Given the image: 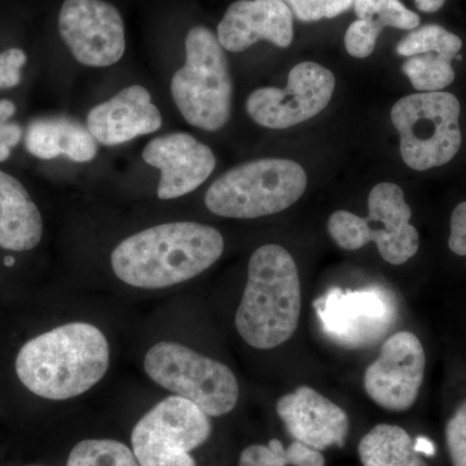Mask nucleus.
Instances as JSON below:
<instances>
[{
  "instance_id": "nucleus-1",
  "label": "nucleus",
  "mask_w": 466,
  "mask_h": 466,
  "mask_svg": "<svg viewBox=\"0 0 466 466\" xmlns=\"http://www.w3.org/2000/svg\"><path fill=\"white\" fill-rule=\"evenodd\" d=\"M225 238L214 227L175 222L130 236L113 250L112 268L125 284L162 289L191 280L222 257Z\"/></svg>"
},
{
  "instance_id": "nucleus-2",
  "label": "nucleus",
  "mask_w": 466,
  "mask_h": 466,
  "mask_svg": "<svg viewBox=\"0 0 466 466\" xmlns=\"http://www.w3.org/2000/svg\"><path fill=\"white\" fill-rule=\"evenodd\" d=\"M109 361V343L99 328L69 323L27 341L18 352L16 373L33 394L66 400L94 388Z\"/></svg>"
},
{
  "instance_id": "nucleus-3",
  "label": "nucleus",
  "mask_w": 466,
  "mask_h": 466,
  "mask_svg": "<svg viewBox=\"0 0 466 466\" xmlns=\"http://www.w3.org/2000/svg\"><path fill=\"white\" fill-rule=\"evenodd\" d=\"M302 293L299 267L280 245H263L254 251L238 312L236 329L251 348L283 345L299 328Z\"/></svg>"
},
{
  "instance_id": "nucleus-4",
  "label": "nucleus",
  "mask_w": 466,
  "mask_h": 466,
  "mask_svg": "<svg viewBox=\"0 0 466 466\" xmlns=\"http://www.w3.org/2000/svg\"><path fill=\"white\" fill-rule=\"evenodd\" d=\"M308 174L299 162L260 158L227 171L211 184L205 205L211 213L256 219L287 210L302 198Z\"/></svg>"
},
{
  "instance_id": "nucleus-5",
  "label": "nucleus",
  "mask_w": 466,
  "mask_h": 466,
  "mask_svg": "<svg viewBox=\"0 0 466 466\" xmlns=\"http://www.w3.org/2000/svg\"><path fill=\"white\" fill-rule=\"evenodd\" d=\"M232 94L225 48L208 27H193L186 38V64L171 81L175 106L189 125L218 131L231 116Z\"/></svg>"
},
{
  "instance_id": "nucleus-6",
  "label": "nucleus",
  "mask_w": 466,
  "mask_h": 466,
  "mask_svg": "<svg viewBox=\"0 0 466 466\" xmlns=\"http://www.w3.org/2000/svg\"><path fill=\"white\" fill-rule=\"evenodd\" d=\"M460 103L450 92H417L398 100L391 122L404 164L416 171L443 167L461 148Z\"/></svg>"
},
{
  "instance_id": "nucleus-7",
  "label": "nucleus",
  "mask_w": 466,
  "mask_h": 466,
  "mask_svg": "<svg viewBox=\"0 0 466 466\" xmlns=\"http://www.w3.org/2000/svg\"><path fill=\"white\" fill-rule=\"evenodd\" d=\"M368 216L346 210L333 213L328 220L330 238L345 250H358L375 242L380 256L392 266L408 262L419 251L420 238L410 225L412 210L400 186L380 183L368 198Z\"/></svg>"
},
{
  "instance_id": "nucleus-8",
  "label": "nucleus",
  "mask_w": 466,
  "mask_h": 466,
  "mask_svg": "<svg viewBox=\"0 0 466 466\" xmlns=\"http://www.w3.org/2000/svg\"><path fill=\"white\" fill-rule=\"evenodd\" d=\"M144 370L152 381L192 401L208 416L227 415L238 404L240 389L235 373L180 343H156L147 352Z\"/></svg>"
},
{
  "instance_id": "nucleus-9",
  "label": "nucleus",
  "mask_w": 466,
  "mask_h": 466,
  "mask_svg": "<svg viewBox=\"0 0 466 466\" xmlns=\"http://www.w3.org/2000/svg\"><path fill=\"white\" fill-rule=\"evenodd\" d=\"M210 433L204 410L171 395L135 425L131 444L140 466H196L189 452L204 444Z\"/></svg>"
},
{
  "instance_id": "nucleus-10",
  "label": "nucleus",
  "mask_w": 466,
  "mask_h": 466,
  "mask_svg": "<svg viewBox=\"0 0 466 466\" xmlns=\"http://www.w3.org/2000/svg\"><path fill=\"white\" fill-rule=\"evenodd\" d=\"M314 309L325 336L348 349L379 342L394 327L398 315L394 296L381 287L332 288L315 300Z\"/></svg>"
},
{
  "instance_id": "nucleus-11",
  "label": "nucleus",
  "mask_w": 466,
  "mask_h": 466,
  "mask_svg": "<svg viewBox=\"0 0 466 466\" xmlns=\"http://www.w3.org/2000/svg\"><path fill=\"white\" fill-rule=\"evenodd\" d=\"M336 78L327 67L306 61L288 76L287 87L258 88L247 101V112L256 124L284 130L314 118L332 100Z\"/></svg>"
},
{
  "instance_id": "nucleus-12",
  "label": "nucleus",
  "mask_w": 466,
  "mask_h": 466,
  "mask_svg": "<svg viewBox=\"0 0 466 466\" xmlns=\"http://www.w3.org/2000/svg\"><path fill=\"white\" fill-rule=\"evenodd\" d=\"M58 32L84 66H115L124 56V20L118 9L104 0H66L58 15Z\"/></svg>"
},
{
  "instance_id": "nucleus-13",
  "label": "nucleus",
  "mask_w": 466,
  "mask_h": 466,
  "mask_svg": "<svg viewBox=\"0 0 466 466\" xmlns=\"http://www.w3.org/2000/svg\"><path fill=\"white\" fill-rule=\"evenodd\" d=\"M425 367L424 348L415 334H392L383 343L379 358L367 368L364 389L377 406L403 412L416 403Z\"/></svg>"
},
{
  "instance_id": "nucleus-14",
  "label": "nucleus",
  "mask_w": 466,
  "mask_h": 466,
  "mask_svg": "<svg viewBox=\"0 0 466 466\" xmlns=\"http://www.w3.org/2000/svg\"><path fill=\"white\" fill-rule=\"evenodd\" d=\"M143 159L161 171L157 195L174 200L198 189L216 168L213 150L187 133L155 137L143 150Z\"/></svg>"
},
{
  "instance_id": "nucleus-15",
  "label": "nucleus",
  "mask_w": 466,
  "mask_h": 466,
  "mask_svg": "<svg viewBox=\"0 0 466 466\" xmlns=\"http://www.w3.org/2000/svg\"><path fill=\"white\" fill-rule=\"evenodd\" d=\"M276 410L288 433L309 449L324 451L345 444L349 416L341 407L309 386H299L281 397Z\"/></svg>"
},
{
  "instance_id": "nucleus-16",
  "label": "nucleus",
  "mask_w": 466,
  "mask_h": 466,
  "mask_svg": "<svg viewBox=\"0 0 466 466\" xmlns=\"http://www.w3.org/2000/svg\"><path fill=\"white\" fill-rule=\"evenodd\" d=\"M218 41L229 52L248 50L259 41L289 47L293 14L284 0H238L218 25Z\"/></svg>"
},
{
  "instance_id": "nucleus-17",
  "label": "nucleus",
  "mask_w": 466,
  "mask_h": 466,
  "mask_svg": "<svg viewBox=\"0 0 466 466\" xmlns=\"http://www.w3.org/2000/svg\"><path fill=\"white\" fill-rule=\"evenodd\" d=\"M161 126V113L152 103L149 91L137 85L119 91L112 99L95 106L87 116L92 137L108 147L156 133Z\"/></svg>"
},
{
  "instance_id": "nucleus-18",
  "label": "nucleus",
  "mask_w": 466,
  "mask_h": 466,
  "mask_svg": "<svg viewBox=\"0 0 466 466\" xmlns=\"http://www.w3.org/2000/svg\"><path fill=\"white\" fill-rule=\"evenodd\" d=\"M41 211L16 177L0 170V248L32 250L42 240Z\"/></svg>"
},
{
  "instance_id": "nucleus-19",
  "label": "nucleus",
  "mask_w": 466,
  "mask_h": 466,
  "mask_svg": "<svg viewBox=\"0 0 466 466\" xmlns=\"http://www.w3.org/2000/svg\"><path fill=\"white\" fill-rule=\"evenodd\" d=\"M26 149L34 157L54 159L66 156L76 162L96 157V139L87 126L67 116H43L27 127Z\"/></svg>"
},
{
  "instance_id": "nucleus-20",
  "label": "nucleus",
  "mask_w": 466,
  "mask_h": 466,
  "mask_svg": "<svg viewBox=\"0 0 466 466\" xmlns=\"http://www.w3.org/2000/svg\"><path fill=\"white\" fill-rule=\"evenodd\" d=\"M359 458L363 466H428L410 435L398 425L380 424L364 435Z\"/></svg>"
},
{
  "instance_id": "nucleus-21",
  "label": "nucleus",
  "mask_w": 466,
  "mask_h": 466,
  "mask_svg": "<svg viewBox=\"0 0 466 466\" xmlns=\"http://www.w3.org/2000/svg\"><path fill=\"white\" fill-rule=\"evenodd\" d=\"M238 466H325V459L300 441L285 449L280 441L271 440L267 446L253 444L242 451Z\"/></svg>"
},
{
  "instance_id": "nucleus-22",
  "label": "nucleus",
  "mask_w": 466,
  "mask_h": 466,
  "mask_svg": "<svg viewBox=\"0 0 466 466\" xmlns=\"http://www.w3.org/2000/svg\"><path fill=\"white\" fill-rule=\"evenodd\" d=\"M451 61L438 54L416 55L408 57L401 69L416 91L440 92L455 81Z\"/></svg>"
},
{
  "instance_id": "nucleus-23",
  "label": "nucleus",
  "mask_w": 466,
  "mask_h": 466,
  "mask_svg": "<svg viewBox=\"0 0 466 466\" xmlns=\"http://www.w3.org/2000/svg\"><path fill=\"white\" fill-rule=\"evenodd\" d=\"M462 48V41L456 34L440 25L416 27L397 46L398 55L404 57L422 54H438L453 60Z\"/></svg>"
},
{
  "instance_id": "nucleus-24",
  "label": "nucleus",
  "mask_w": 466,
  "mask_h": 466,
  "mask_svg": "<svg viewBox=\"0 0 466 466\" xmlns=\"http://www.w3.org/2000/svg\"><path fill=\"white\" fill-rule=\"evenodd\" d=\"M67 466H140L133 451L121 441L86 440L70 452Z\"/></svg>"
},
{
  "instance_id": "nucleus-25",
  "label": "nucleus",
  "mask_w": 466,
  "mask_h": 466,
  "mask_svg": "<svg viewBox=\"0 0 466 466\" xmlns=\"http://www.w3.org/2000/svg\"><path fill=\"white\" fill-rule=\"evenodd\" d=\"M291 14L305 23L333 18L348 11L354 0H284Z\"/></svg>"
},
{
  "instance_id": "nucleus-26",
  "label": "nucleus",
  "mask_w": 466,
  "mask_h": 466,
  "mask_svg": "<svg viewBox=\"0 0 466 466\" xmlns=\"http://www.w3.org/2000/svg\"><path fill=\"white\" fill-rule=\"evenodd\" d=\"M379 23L372 20H357L349 26L345 34L346 51L352 57L366 58L375 51L377 39L382 32Z\"/></svg>"
},
{
  "instance_id": "nucleus-27",
  "label": "nucleus",
  "mask_w": 466,
  "mask_h": 466,
  "mask_svg": "<svg viewBox=\"0 0 466 466\" xmlns=\"http://www.w3.org/2000/svg\"><path fill=\"white\" fill-rule=\"evenodd\" d=\"M446 441L453 466H466V400L446 426Z\"/></svg>"
},
{
  "instance_id": "nucleus-28",
  "label": "nucleus",
  "mask_w": 466,
  "mask_h": 466,
  "mask_svg": "<svg viewBox=\"0 0 466 466\" xmlns=\"http://www.w3.org/2000/svg\"><path fill=\"white\" fill-rule=\"evenodd\" d=\"M375 20L382 29L394 27L400 30H413L420 25L419 15L410 11L400 0H388L385 8Z\"/></svg>"
},
{
  "instance_id": "nucleus-29",
  "label": "nucleus",
  "mask_w": 466,
  "mask_h": 466,
  "mask_svg": "<svg viewBox=\"0 0 466 466\" xmlns=\"http://www.w3.org/2000/svg\"><path fill=\"white\" fill-rule=\"evenodd\" d=\"M25 52L9 48L0 52V88L16 87L21 82V67L26 64Z\"/></svg>"
},
{
  "instance_id": "nucleus-30",
  "label": "nucleus",
  "mask_w": 466,
  "mask_h": 466,
  "mask_svg": "<svg viewBox=\"0 0 466 466\" xmlns=\"http://www.w3.org/2000/svg\"><path fill=\"white\" fill-rule=\"evenodd\" d=\"M449 247L452 253L466 257V201L459 204L451 216Z\"/></svg>"
},
{
  "instance_id": "nucleus-31",
  "label": "nucleus",
  "mask_w": 466,
  "mask_h": 466,
  "mask_svg": "<svg viewBox=\"0 0 466 466\" xmlns=\"http://www.w3.org/2000/svg\"><path fill=\"white\" fill-rule=\"evenodd\" d=\"M388 0H354L358 20H372L381 14Z\"/></svg>"
},
{
  "instance_id": "nucleus-32",
  "label": "nucleus",
  "mask_w": 466,
  "mask_h": 466,
  "mask_svg": "<svg viewBox=\"0 0 466 466\" xmlns=\"http://www.w3.org/2000/svg\"><path fill=\"white\" fill-rule=\"evenodd\" d=\"M446 0H415L416 7L426 14H434L443 7Z\"/></svg>"
},
{
  "instance_id": "nucleus-33",
  "label": "nucleus",
  "mask_w": 466,
  "mask_h": 466,
  "mask_svg": "<svg viewBox=\"0 0 466 466\" xmlns=\"http://www.w3.org/2000/svg\"><path fill=\"white\" fill-rule=\"evenodd\" d=\"M415 450L419 453H425L428 456L435 455V447L433 441H429L428 438L419 437L415 441Z\"/></svg>"
},
{
  "instance_id": "nucleus-34",
  "label": "nucleus",
  "mask_w": 466,
  "mask_h": 466,
  "mask_svg": "<svg viewBox=\"0 0 466 466\" xmlns=\"http://www.w3.org/2000/svg\"><path fill=\"white\" fill-rule=\"evenodd\" d=\"M16 112V106L11 100H0V121L8 122Z\"/></svg>"
},
{
  "instance_id": "nucleus-35",
  "label": "nucleus",
  "mask_w": 466,
  "mask_h": 466,
  "mask_svg": "<svg viewBox=\"0 0 466 466\" xmlns=\"http://www.w3.org/2000/svg\"><path fill=\"white\" fill-rule=\"evenodd\" d=\"M5 266H14L15 265V259L12 258V257H8V258H5Z\"/></svg>"
}]
</instances>
